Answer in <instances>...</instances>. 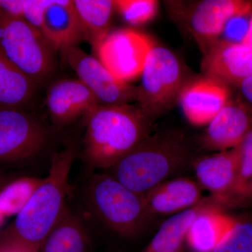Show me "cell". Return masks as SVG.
<instances>
[{
  "mask_svg": "<svg viewBox=\"0 0 252 252\" xmlns=\"http://www.w3.org/2000/svg\"><path fill=\"white\" fill-rule=\"evenodd\" d=\"M80 154L76 141H68L50 159L49 173L14 221L0 231V246L13 252H38L67 205L69 179Z\"/></svg>",
  "mask_w": 252,
  "mask_h": 252,
  "instance_id": "6da1fadb",
  "label": "cell"
},
{
  "mask_svg": "<svg viewBox=\"0 0 252 252\" xmlns=\"http://www.w3.org/2000/svg\"><path fill=\"white\" fill-rule=\"evenodd\" d=\"M83 123L79 155L91 172L115 165L153 130V122L138 104L99 105Z\"/></svg>",
  "mask_w": 252,
  "mask_h": 252,
  "instance_id": "7a4b0ae2",
  "label": "cell"
},
{
  "mask_svg": "<svg viewBox=\"0 0 252 252\" xmlns=\"http://www.w3.org/2000/svg\"><path fill=\"white\" fill-rule=\"evenodd\" d=\"M191 160L185 136L175 131H157L104 172L133 191L145 194L178 173Z\"/></svg>",
  "mask_w": 252,
  "mask_h": 252,
  "instance_id": "3957f363",
  "label": "cell"
},
{
  "mask_svg": "<svg viewBox=\"0 0 252 252\" xmlns=\"http://www.w3.org/2000/svg\"><path fill=\"white\" fill-rule=\"evenodd\" d=\"M64 140L63 130L34 111L0 109V167H23L51 159Z\"/></svg>",
  "mask_w": 252,
  "mask_h": 252,
  "instance_id": "277c9868",
  "label": "cell"
},
{
  "mask_svg": "<svg viewBox=\"0 0 252 252\" xmlns=\"http://www.w3.org/2000/svg\"><path fill=\"white\" fill-rule=\"evenodd\" d=\"M84 200L91 215L117 234L135 236L153 217L144 194L127 188L106 172H92L84 189Z\"/></svg>",
  "mask_w": 252,
  "mask_h": 252,
  "instance_id": "5b68a950",
  "label": "cell"
},
{
  "mask_svg": "<svg viewBox=\"0 0 252 252\" xmlns=\"http://www.w3.org/2000/svg\"><path fill=\"white\" fill-rule=\"evenodd\" d=\"M56 51L24 18L0 12V52L40 89L56 75Z\"/></svg>",
  "mask_w": 252,
  "mask_h": 252,
  "instance_id": "8992f818",
  "label": "cell"
},
{
  "mask_svg": "<svg viewBox=\"0 0 252 252\" xmlns=\"http://www.w3.org/2000/svg\"><path fill=\"white\" fill-rule=\"evenodd\" d=\"M141 77L137 102L142 112L153 122L179 99L186 85L183 69L170 50L153 46Z\"/></svg>",
  "mask_w": 252,
  "mask_h": 252,
  "instance_id": "52a82bcc",
  "label": "cell"
},
{
  "mask_svg": "<svg viewBox=\"0 0 252 252\" xmlns=\"http://www.w3.org/2000/svg\"><path fill=\"white\" fill-rule=\"evenodd\" d=\"M167 4L175 19L195 38L203 54L219 40L230 20L252 11V1L246 0L175 1Z\"/></svg>",
  "mask_w": 252,
  "mask_h": 252,
  "instance_id": "ba28073f",
  "label": "cell"
},
{
  "mask_svg": "<svg viewBox=\"0 0 252 252\" xmlns=\"http://www.w3.org/2000/svg\"><path fill=\"white\" fill-rule=\"evenodd\" d=\"M61 52L63 59L95 96L100 105H122L138 100V86L117 79L97 58L86 54L78 46Z\"/></svg>",
  "mask_w": 252,
  "mask_h": 252,
  "instance_id": "9c48e42d",
  "label": "cell"
},
{
  "mask_svg": "<svg viewBox=\"0 0 252 252\" xmlns=\"http://www.w3.org/2000/svg\"><path fill=\"white\" fill-rule=\"evenodd\" d=\"M153 44L130 29L110 31L96 51L97 59L117 79L129 83L141 77Z\"/></svg>",
  "mask_w": 252,
  "mask_h": 252,
  "instance_id": "30bf717a",
  "label": "cell"
},
{
  "mask_svg": "<svg viewBox=\"0 0 252 252\" xmlns=\"http://www.w3.org/2000/svg\"><path fill=\"white\" fill-rule=\"evenodd\" d=\"M45 103L50 122L61 130L79 119L84 120L100 105L95 96L79 79L51 82L46 91Z\"/></svg>",
  "mask_w": 252,
  "mask_h": 252,
  "instance_id": "8fae6325",
  "label": "cell"
},
{
  "mask_svg": "<svg viewBox=\"0 0 252 252\" xmlns=\"http://www.w3.org/2000/svg\"><path fill=\"white\" fill-rule=\"evenodd\" d=\"M202 70L206 77L238 86L252 76V47L218 40L204 53Z\"/></svg>",
  "mask_w": 252,
  "mask_h": 252,
  "instance_id": "7c38bea8",
  "label": "cell"
},
{
  "mask_svg": "<svg viewBox=\"0 0 252 252\" xmlns=\"http://www.w3.org/2000/svg\"><path fill=\"white\" fill-rule=\"evenodd\" d=\"M230 99L228 86L206 77L187 83L179 97L185 117L195 126L208 125Z\"/></svg>",
  "mask_w": 252,
  "mask_h": 252,
  "instance_id": "4fadbf2b",
  "label": "cell"
},
{
  "mask_svg": "<svg viewBox=\"0 0 252 252\" xmlns=\"http://www.w3.org/2000/svg\"><path fill=\"white\" fill-rule=\"evenodd\" d=\"M252 130V109L230 99L208 124L202 145L207 150L223 152L236 147Z\"/></svg>",
  "mask_w": 252,
  "mask_h": 252,
  "instance_id": "5bb4252c",
  "label": "cell"
},
{
  "mask_svg": "<svg viewBox=\"0 0 252 252\" xmlns=\"http://www.w3.org/2000/svg\"><path fill=\"white\" fill-rule=\"evenodd\" d=\"M40 32L56 51L78 46L86 36L74 1L54 0L44 14Z\"/></svg>",
  "mask_w": 252,
  "mask_h": 252,
  "instance_id": "9a60e30c",
  "label": "cell"
},
{
  "mask_svg": "<svg viewBox=\"0 0 252 252\" xmlns=\"http://www.w3.org/2000/svg\"><path fill=\"white\" fill-rule=\"evenodd\" d=\"M198 185L212 193L217 203L232 191L238 176V156L234 148L202 158L194 163Z\"/></svg>",
  "mask_w": 252,
  "mask_h": 252,
  "instance_id": "2e32d148",
  "label": "cell"
},
{
  "mask_svg": "<svg viewBox=\"0 0 252 252\" xmlns=\"http://www.w3.org/2000/svg\"><path fill=\"white\" fill-rule=\"evenodd\" d=\"M201 187L190 179L167 180L144 195L149 213L175 215L194 206L202 200Z\"/></svg>",
  "mask_w": 252,
  "mask_h": 252,
  "instance_id": "e0dca14e",
  "label": "cell"
},
{
  "mask_svg": "<svg viewBox=\"0 0 252 252\" xmlns=\"http://www.w3.org/2000/svg\"><path fill=\"white\" fill-rule=\"evenodd\" d=\"M216 206L220 205L213 197L203 198L194 206L167 219L143 252H180L184 240L195 219Z\"/></svg>",
  "mask_w": 252,
  "mask_h": 252,
  "instance_id": "ac0fdd59",
  "label": "cell"
},
{
  "mask_svg": "<svg viewBox=\"0 0 252 252\" xmlns=\"http://www.w3.org/2000/svg\"><path fill=\"white\" fill-rule=\"evenodd\" d=\"M39 89L0 52V109L34 111Z\"/></svg>",
  "mask_w": 252,
  "mask_h": 252,
  "instance_id": "d6986e66",
  "label": "cell"
},
{
  "mask_svg": "<svg viewBox=\"0 0 252 252\" xmlns=\"http://www.w3.org/2000/svg\"><path fill=\"white\" fill-rule=\"evenodd\" d=\"M236 223V218L216 206L199 215L192 223L187 239L190 248L195 252H213Z\"/></svg>",
  "mask_w": 252,
  "mask_h": 252,
  "instance_id": "ffe728a7",
  "label": "cell"
},
{
  "mask_svg": "<svg viewBox=\"0 0 252 252\" xmlns=\"http://www.w3.org/2000/svg\"><path fill=\"white\" fill-rule=\"evenodd\" d=\"M91 248L86 225L67 206L38 252H91Z\"/></svg>",
  "mask_w": 252,
  "mask_h": 252,
  "instance_id": "44dd1931",
  "label": "cell"
},
{
  "mask_svg": "<svg viewBox=\"0 0 252 252\" xmlns=\"http://www.w3.org/2000/svg\"><path fill=\"white\" fill-rule=\"evenodd\" d=\"M74 6L94 53L110 32V23L115 3L112 0H74Z\"/></svg>",
  "mask_w": 252,
  "mask_h": 252,
  "instance_id": "7402d4cb",
  "label": "cell"
},
{
  "mask_svg": "<svg viewBox=\"0 0 252 252\" xmlns=\"http://www.w3.org/2000/svg\"><path fill=\"white\" fill-rule=\"evenodd\" d=\"M44 179L26 176L5 185L0 190V212L5 217L16 216L26 206Z\"/></svg>",
  "mask_w": 252,
  "mask_h": 252,
  "instance_id": "603a6c76",
  "label": "cell"
},
{
  "mask_svg": "<svg viewBox=\"0 0 252 252\" xmlns=\"http://www.w3.org/2000/svg\"><path fill=\"white\" fill-rule=\"evenodd\" d=\"M213 252H252V212L236 219L233 229Z\"/></svg>",
  "mask_w": 252,
  "mask_h": 252,
  "instance_id": "cb8c5ba5",
  "label": "cell"
},
{
  "mask_svg": "<svg viewBox=\"0 0 252 252\" xmlns=\"http://www.w3.org/2000/svg\"><path fill=\"white\" fill-rule=\"evenodd\" d=\"M114 3L123 18L132 26H141L153 19L159 4L155 0H117Z\"/></svg>",
  "mask_w": 252,
  "mask_h": 252,
  "instance_id": "d4e9b609",
  "label": "cell"
},
{
  "mask_svg": "<svg viewBox=\"0 0 252 252\" xmlns=\"http://www.w3.org/2000/svg\"><path fill=\"white\" fill-rule=\"evenodd\" d=\"M235 148L238 156V170L236 182L232 191L220 202V206L223 200L236 193L252 177V130L244 137L243 140Z\"/></svg>",
  "mask_w": 252,
  "mask_h": 252,
  "instance_id": "484cf974",
  "label": "cell"
},
{
  "mask_svg": "<svg viewBox=\"0 0 252 252\" xmlns=\"http://www.w3.org/2000/svg\"><path fill=\"white\" fill-rule=\"evenodd\" d=\"M54 0H25L23 18L40 31L44 14Z\"/></svg>",
  "mask_w": 252,
  "mask_h": 252,
  "instance_id": "4316f807",
  "label": "cell"
},
{
  "mask_svg": "<svg viewBox=\"0 0 252 252\" xmlns=\"http://www.w3.org/2000/svg\"><path fill=\"white\" fill-rule=\"evenodd\" d=\"M252 202V177L236 193L223 200L222 207H240Z\"/></svg>",
  "mask_w": 252,
  "mask_h": 252,
  "instance_id": "83f0119b",
  "label": "cell"
},
{
  "mask_svg": "<svg viewBox=\"0 0 252 252\" xmlns=\"http://www.w3.org/2000/svg\"><path fill=\"white\" fill-rule=\"evenodd\" d=\"M25 0H0L1 12L14 16L23 18Z\"/></svg>",
  "mask_w": 252,
  "mask_h": 252,
  "instance_id": "f1b7e54d",
  "label": "cell"
},
{
  "mask_svg": "<svg viewBox=\"0 0 252 252\" xmlns=\"http://www.w3.org/2000/svg\"><path fill=\"white\" fill-rule=\"evenodd\" d=\"M245 98L252 105V76L247 78L238 86Z\"/></svg>",
  "mask_w": 252,
  "mask_h": 252,
  "instance_id": "f546056e",
  "label": "cell"
},
{
  "mask_svg": "<svg viewBox=\"0 0 252 252\" xmlns=\"http://www.w3.org/2000/svg\"><path fill=\"white\" fill-rule=\"evenodd\" d=\"M241 44L252 47V16L249 23L248 30L242 39Z\"/></svg>",
  "mask_w": 252,
  "mask_h": 252,
  "instance_id": "4dcf8cb0",
  "label": "cell"
},
{
  "mask_svg": "<svg viewBox=\"0 0 252 252\" xmlns=\"http://www.w3.org/2000/svg\"><path fill=\"white\" fill-rule=\"evenodd\" d=\"M0 252H11V250H8V249L2 248V247H0Z\"/></svg>",
  "mask_w": 252,
  "mask_h": 252,
  "instance_id": "1f68e13d",
  "label": "cell"
}]
</instances>
